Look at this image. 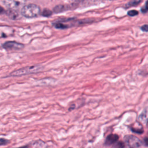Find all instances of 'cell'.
<instances>
[{
  "label": "cell",
  "mask_w": 148,
  "mask_h": 148,
  "mask_svg": "<svg viewBox=\"0 0 148 148\" xmlns=\"http://www.w3.org/2000/svg\"><path fill=\"white\" fill-rule=\"evenodd\" d=\"M40 12V8L35 4H28L24 6L21 9V14L28 18L36 17Z\"/></svg>",
  "instance_id": "obj_1"
},
{
  "label": "cell",
  "mask_w": 148,
  "mask_h": 148,
  "mask_svg": "<svg viewBox=\"0 0 148 148\" xmlns=\"http://www.w3.org/2000/svg\"><path fill=\"white\" fill-rule=\"evenodd\" d=\"M42 69H43L42 66L39 65H33L31 66H27L25 68H21L15 71H13L12 73H10V75L13 76H20L22 75L39 72Z\"/></svg>",
  "instance_id": "obj_2"
},
{
  "label": "cell",
  "mask_w": 148,
  "mask_h": 148,
  "mask_svg": "<svg viewBox=\"0 0 148 148\" xmlns=\"http://www.w3.org/2000/svg\"><path fill=\"white\" fill-rule=\"evenodd\" d=\"M125 140L130 148H138L141 145L140 140L134 135L127 136Z\"/></svg>",
  "instance_id": "obj_3"
},
{
  "label": "cell",
  "mask_w": 148,
  "mask_h": 148,
  "mask_svg": "<svg viewBox=\"0 0 148 148\" xmlns=\"http://www.w3.org/2000/svg\"><path fill=\"white\" fill-rule=\"evenodd\" d=\"M3 47L6 49L10 50H18L24 47V45L21 43H17L14 41H8L3 44Z\"/></svg>",
  "instance_id": "obj_4"
},
{
  "label": "cell",
  "mask_w": 148,
  "mask_h": 148,
  "mask_svg": "<svg viewBox=\"0 0 148 148\" xmlns=\"http://www.w3.org/2000/svg\"><path fill=\"white\" fill-rule=\"evenodd\" d=\"M5 4L10 9H14L21 5L24 0H4Z\"/></svg>",
  "instance_id": "obj_5"
},
{
  "label": "cell",
  "mask_w": 148,
  "mask_h": 148,
  "mask_svg": "<svg viewBox=\"0 0 148 148\" xmlns=\"http://www.w3.org/2000/svg\"><path fill=\"white\" fill-rule=\"evenodd\" d=\"M139 121L144 124H146L148 122V108H145L142 113L139 116Z\"/></svg>",
  "instance_id": "obj_6"
},
{
  "label": "cell",
  "mask_w": 148,
  "mask_h": 148,
  "mask_svg": "<svg viewBox=\"0 0 148 148\" xmlns=\"http://www.w3.org/2000/svg\"><path fill=\"white\" fill-rule=\"evenodd\" d=\"M119 139V136L116 134H110L108 135L105 140V145H110L116 143Z\"/></svg>",
  "instance_id": "obj_7"
},
{
  "label": "cell",
  "mask_w": 148,
  "mask_h": 148,
  "mask_svg": "<svg viewBox=\"0 0 148 148\" xmlns=\"http://www.w3.org/2000/svg\"><path fill=\"white\" fill-rule=\"evenodd\" d=\"M71 6L69 5H59L54 8V11L56 13H60L64 11H65L66 10L70 9Z\"/></svg>",
  "instance_id": "obj_8"
},
{
  "label": "cell",
  "mask_w": 148,
  "mask_h": 148,
  "mask_svg": "<svg viewBox=\"0 0 148 148\" xmlns=\"http://www.w3.org/2000/svg\"><path fill=\"white\" fill-rule=\"evenodd\" d=\"M6 14L9 16V17L12 19H16L19 16V14H18L17 11L12 9H10L9 10L6 11Z\"/></svg>",
  "instance_id": "obj_9"
},
{
  "label": "cell",
  "mask_w": 148,
  "mask_h": 148,
  "mask_svg": "<svg viewBox=\"0 0 148 148\" xmlns=\"http://www.w3.org/2000/svg\"><path fill=\"white\" fill-rule=\"evenodd\" d=\"M142 0H132L130 2H129V3L128 4H127V6L131 7V6H136Z\"/></svg>",
  "instance_id": "obj_10"
},
{
  "label": "cell",
  "mask_w": 148,
  "mask_h": 148,
  "mask_svg": "<svg viewBox=\"0 0 148 148\" xmlns=\"http://www.w3.org/2000/svg\"><path fill=\"white\" fill-rule=\"evenodd\" d=\"M51 14H52V12L48 9H45L42 12V15L45 17H49Z\"/></svg>",
  "instance_id": "obj_11"
},
{
  "label": "cell",
  "mask_w": 148,
  "mask_h": 148,
  "mask_svg": "<svg viewBox=\"0 0 148 148\" xmlns=\"http://www.w3.org/2000/svg\"><path fill=\"white\" fill-rule=\"evenodd\" d=\"M127 14L130 16H136V15L138 14V12L136 10H132L128 11Z\"/></svg>",
  "instance_id": "obj_12"
},
{
  "label": "cell",
  "mask_w": 148,
  "mask_h": 148,
  "mask_svg": "<svg viewBox=\"0 0 148 148\" xmlns=\"http://www.w3.org/2000/svg\"><path fill=\"white\" fill-rule=\"evenodd\" d=\"M9 142V141L7 139H5L3 138H0V146L7 145Z\"/></svg>",
  "instance_id": "obj_13"
},
{
  "label": "cell",
  "mask_w": 148,
  "mask_h": 148,
  "mask_svg": "<svg viewBox=\"0 0 148 148\" xmlns=\"http://www.w3.org/2000/svg\"><path fill=\"white\" fill-rule=\"evenodd\" d=\"M124 144L121 142L117 143V144H116L114 146V148H124Z\"/></svg>",
  "instance_id": "obj_14"
},
{
  "label": "cell",
  "mask_w": 148,
  "mask_h": 148,
  "mask_svg": "<svg viewBox=\"0 0 148 148\" xmlns=\"http://www.w3.org/2000/svg\"><path fill=\"white\" fill-rule=\"evenodd\" d=\"M147 10H148V1H147L145 6L143 8H142V11L143 13L147 12Z\"/></svg>",
  "instance_id": "obj_15"
},
{
  "label": "cell",
  "mask_w": 148,
  "mask_h": 148,
  "mask_svg": "<svg viewBox=\"0 0 148 148\" xmlns=\"http://www.w3.org/2000/svg\"><path fill=\"white\" fill-rule=\"evenodd\" d=\"M141 29L144 32H148V25L147 24L143 25V26H142Z\"/></svg>",
  "instance_id": "obj_16"
},
{
  "label": "cell",
  "mask_w": 148,
  "mask_h": 148,
  "mask_svg": "<svg viewBox=\"0 0 148 148\" xmlns=\"http://www.w3.org/2000/svg\"><path fill=\"white\" fill-rule=\"evenodd\" d=\"M5 12V9H4L2 6H0V13L2 14V13H4Z\"/></svg>",
  "instance_id": "obj_17"
},
{
  "label": "cell",
  "mask_w": 148,
  "mask_h": 148,
  "mask_svg": "<svg viewBox=\"0 0 148 148\" xmlns=\"http://www.w3.org/2000/svg\"><path fill=\"white\" fill-rule=\"evenodd\" d=\"M144 141H145V143L146 145L148 146V138H145V139H144Z\"/></svg>",
  "instance_id": "obj_18"
},
{
  "label": "cell",
  "mask_w": 148,
  "mask_h": 148,
  "mask_svg": "<svg viewBox=\"0 0 148 148\" xmlns=\"http://www.w3.org/2000/svg\"><path fill=\"white\" fill-rule=\"evenodd\" d=\"M19 148H27V146H24V147H19Z\"/></svg>",
  "instance_id": "obj_19"
},
{
  "label": "cell",
  "mask_w": 148,
  "mask_h": 148,
  "mask_svg": "<svg viewBox=\"0 0 148 148\" xmlns=\"http://www.w3.org/2000/svg\"><path fill=\"white\" fill-rule=\"evenodd\" d=\"M70 148H71V147H70Z\"/></svg>",
  "instance_id": "obj_20"
}]
</instances>
